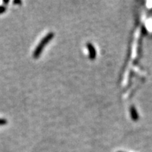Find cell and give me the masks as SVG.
I'll return each instance as SVG.
<instances>
[{"mask_svg": "<svg viewBox=\"0 0 152 152\" xmlns=\"http://www.w3.org/2000/svg\"><path fill=\"white\" fill-rule=\"evenodd\" d=\"M54 33L51 32V33H49L47 35L44 36V37L41 39V41L39 42V43L37 44V47H36L34 52H33V58H37L38 57L40 56L41 53L42 52V51H43L45 46L52 40V38L54 37Z\"/></svg>", "mask_w": 152, "mask_h": 152, "instance_id": "6da1fadb", "label": "cell"}, {"mask_svg": "<svg viewBox=\"0 0 152 152\" xmlns=\"http://www.w3.org/2000/svg\"><path fill=\"white\" fill-rule=\"evenodd\" d=\"M6 10V6L5 5H1L0 6V14L4 13Z\"/></svg>", "mask_w": 152, "mask_h": 152, "instance_id": "7a4b0ae2", "label": "cell"}, {"mask_svg": "<svg viewBox=\"0 0 152 152\" xmlns=\"http://www.w3.org/2000/svg\"><path fill=\"white\" fill-rule=\"evenodd\" d=\"M7 123V120L4 118H0V126H4Z\"/></svg>", "mask_w": 152, "mask_h": 152, "instance_id": "3957f363", "label": "cell"}, {"mask_svg": "<svg viewBox=\"0 0 152 152\" xmlns=\"http://www.w3.org/2000/svg\"><path fill=\"white\" fill-rule=\"evenodd\" d=\"M22 3V1H14V4H20Z\"/></svg>", "mask_w": 152, "mask_h": 152, "instance_id": "277c9868", "label": "cell"}, {"mask_svg": "<svg viewBox=\"0 0 152 152\" xmlns=\"http://www.w3.org/2000/svg\"><path fill=\"white\" fill-rule=\"evenodd\" d=\"M3 2H4V4H8V3H9V1H4Z\"/></svg>", "mask_w": 152, "mask_h": 152, "instance_id": "5b68a950", "label": "cell"}]
</instances>
